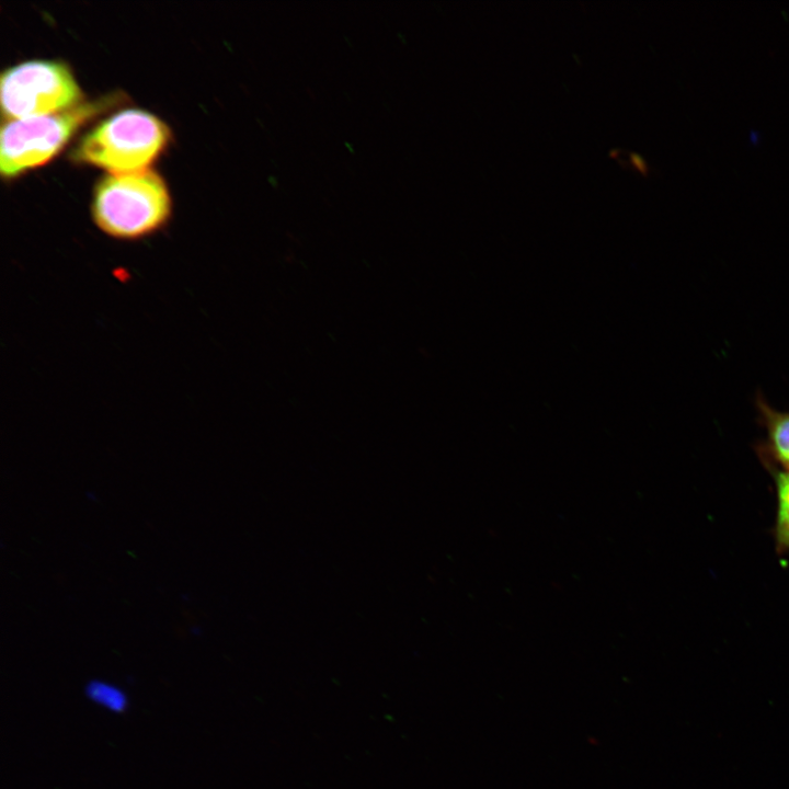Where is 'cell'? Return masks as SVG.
<instances>
[{
  "label": "cell",
  "mask_w": 789,
  "mask_h": 789,
  "mask_svg": "<svg viewBox=\"0 0 789 789\" xmlns=\"http://www.w3.org/2000/svg\"><path fill=\"white\" fill-rule=\"evenodd\" d=\"M91 213L104 235L135 241L167 225L171 198L164 180L151 169L111 173L98 183Z\"/></svg>",
  "instance_id": "cell-1"
},
{
  "label": "cell",
  "mask_w": 789,
  "mask_h": 789,
  "mask_svg": "<svg viewBox=\"0 0 789 789\" xmlns=\"http://www.w3.org/2000/svg\"><path fill=\"white\" fill-rule=\"evenodd\" d=\"M170 140L168 126L137 108L119 111L83 135L72 151L78 163L125 173L148 169Z\"/></svg>",
  "instance_id": "cell-2"
},
{
  "label": "cell",
  "mask_w": 789,
  "mask_h": 789,
  "mask_svg": "<svg viewBox=\"0 0 789 789\" xmlns=\"http://www.w3.org/2000/svg\"><path fill=\"white\" fill-rule=\"evenodd\" d=\"M118 98L83 101L59 113L4 123L0 138L2 176L11 179L48 162L82 126L112 107Z\"/></svg>",
  "instance_id": "cell-3"
},
{
  "label": "cell",
  "mask_w": 789,
  "mask_h": 789,
  "mask_svg": "<svg viewBox=\"0 0 789 789\" xmlns=\"http://www.w3.org/2000/svg\"><path fill=\"white\" fill-rule=\"evenodd\" d=\"M1 108L8 121L59 113L83 102L69 67L60 61L31 60L1 76Z\"/></svg>",
  "instance_id": "cell-4"
},
{
  "label": "cell",
  "mask_w": 789,
  "mask_h": 789,
  "mask_svg": "<svg viewBox=\"0 0 789 789\" xmlns=\"http://www.w3.org/2000/svg\"><path fill=\"white\" fill-rule=\"evenodd\" d=\"M766 430V448L770 457L789 470V412L778 411L763 399L757 401Z\"/></svg>",
  "instance_id": "cell-5"
},
{
  "label": "cell",
  "mask_w": 789,
  "mask_h": 789,
  "mask_svg": "<svg viewBox=\"0 0 789 789\" xmlns=\"http://www.w3.org/2000/svg\"><path fill=\"white\" fill-rule=\"evenodd\" d=\"M777 493V515L774 529L778 552L789 550V470L774 471Z\"/></svg>",
  "instance_id": "cell-6"
},
{
  "label": "cell",
  "mask_w": 789,
  "mask_h": 789,
  "mask_svg": "<svg viewBox=\"0 0 789 789\" xmlns=\"http://www.w3.org/2000/svg\"><path fill=\"white\" fill-rule=\"evenodd\" d=\"M85 694L91 701L116 713L124 712L128 706L124 690L107 682L91 681L85 687Z\"/></svg>",
  "instance_id": "cell-7"
}]
</instances>
